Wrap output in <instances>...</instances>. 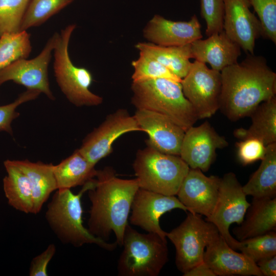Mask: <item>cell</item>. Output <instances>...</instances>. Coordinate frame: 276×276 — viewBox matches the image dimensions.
Segmentation results:
<instances>
[{
    "instance_id": "1",
    "label": "cell",
    "mask_w": 276,
    "mask_h": 276,
    "mask_svg": "<svg viewBox=\"0 0 276 276\" xmlns=\"http://www.w3.org/2000/svg\"><path fill=\"white\" fill-rule=\"evenodd\" d=\"M220 73L219 109L231 121L250 116L260 103L275 96L276 74L262 56L248 54Z\"/></svg>"
},
{
    "instance_id": "2",
    "label": "cell",
    "mask_w": 276,
    "mask_h": 276,
    "mask_svg": "<svg viewBox=\"0 0 276 276\" xmlns=\"http://www.w3.org/2000/svg\"><path fill=\"white\" fill-rule=\"evenodd\" d=\"M96 178L95 187L87 191L91 202L87 229L105 241L113 232L116 242L122 246L133 199L140 188L137 180L120 178L110 167L97 170Z\"/></svg>"
},
{
    "instance_id": "3",
    "label": "cell",
    "mask_w": 276,
    "mask_h": 276,
    "mask_svg": "<svg viewBox=\"0 0 276 276\" xmlns=\"http://www.w3.org/2000/svg\"><path fill=\"white\" fill-rule=\"evenodd\" d=\"M96 178L82 186L77 193L71 189H58L48 203L45 218L57 238L65 244L80 247L85 244H94L107 250H113L116 242L109 243L91 234L83 224V194L96 185Z\"/></svg>"
},
{
    "instance_id": "4",
    "label": "cell",
    "mask_w": 276,
    "mask_h": 276,
    "mask_svg": "<svg viewBox=\"0 0 276 276\" xmlns=\"http://www.w3.org/2000/svg\"><path fill=\"white\" fill-rule=\"evenodd\" d=\"M131 103L136 109L163 114L185 131L198 120L192 105L185 97L181 82L165 78L132 82Z\"/></svg>"
},
{
    "instance_id": "5",
    "label": "cell",
    "mask_w": 276,
    "mask_h": 276,
    "mask_svg": "<svg viewBox=\"0 0 276 276\" xmlns=\"http://www.w3.org/2000/svg\"><path fill=\"white\" fill-rule=\"evenodd\" d=\"M133 164L140 188L165 195H176L190 168L178 155L163 153L146 143Z\"/></svg>"
},
{
    "instance_id": "6",
    "label": "cell",
    "mask_w": 276,
    "mask_h": 276,
    "mask_svg": "<svg viewBox=\"0 0 276 276\" xmlns=\"http://www.w3.org/2000/svg\"><path fill=\"white\" fill-rule=\"evenodd\" d=\"M117 270L120 276H157L168 261L167 239L126 227Z\"/></svg>"
},
{
    "instance_id": "7",
    "label": "cell",
    "mask_w": 276,
    "mask_h": 276,
    "mask_svg": "<svg viewBox=\"0 0 276 276\" xmlns=\"http://www.w3.org/2000/svg\"><path fill=\"white\" fill-rule=\"evenodd\" d=\"M76 27L75 24L70 25L58 34L53 50L55 77L63 94L75 106H98L103 98L89 90L93 81L91 73L85 67L75 65L70 57L69 42Z\"/></svg>"
},
{
    "instance_id": "8",
    "label": "cell",
    "mask_w": 276,
    "mask_h": 276,
    "mask_svg": "<svg viewBox=\"0 0 276 276\" xmlns=\"http://www.w3.org/2000/svg\"><path fill=\"white\" fill-rule=\"evenodd\" d=\"M185 219L169 233L175 248V264L183 274L203 262L206 246L220 234L213 223L201 215L187 212Z\"/></svg>"
},
{
    "instance_id": "9",
    "label": "cell",
    "mask_w": 276,
    "mask_h": 276,
    "mask_svg": "<svg viewBox=\"0 0 276 276\" xmlns=\"http://www.w3.org/2000/svg\"><path fill=\"white\" fill-rule=\"evenodd\" d=\"M249 205L236 174L232 172L225 174L221 178L214 210L205 219L215 225L219 234L234 250H239L241 241L231 235L229 227L234 223L239 225L242 222Z\"/></svg>"
},
{
    "instance_id": "10",
    "label": "cell",
    "mask_w": 276,
    "mask_h": 276,
    "mask_svg": "<svg viewBox=\"0 0 276 276\" xmlns=\"http://www.w3.org/2000/svg\"><path fill=\"white\" fill-rule=\"evenodd\" d=\"M181 84L185 97L198 119L210 118L219 109L222 81L220 72L195 60Z\"/></svg>"
},
{
    "instance_id": "11",
    "label": "cell",
    "mask_w": 276,
    "mask_h": 276,
    "mask_svg": "<svg viewBox=\"0 0 276 276\" xmlns=\"http://www.w3.org/2000/svg\"><path fill=\"white\" fill-rule=\"evenodd\" d=\"M142 131L134 116L125 109H119L108 114L104 121L83 139L78 149L91 164L96 165L112 151L114 142L123 134Z\"/></svg>"
},
{
    "instance_id": "12",
    "label": "cell",
    "mask_w": 276,
    "mask_h": 276,
    "mask_svg": "<svg viewBox=\"0 0 276 276\" xmlns=\"http://www.w3.org/2000/svg\"><path fill=\"white\" fill-rule=\"evenodd\" d=\"M58 35L55 33L47 41L40 53L30 60H17L0 70V85L8 81L44 94L50 99L55 97L48 78V66Z\"/></svg>"
},
{
    "instance_id": "13",
    "label": "cell",
    "mask_w": 276,
    "mask_h": 276,
    "mask_svg": "<svg viewBox=\"0 0 276 276\" xmlns=\"http://www.w3.org/2000/svg\"><path fill=\"white\" fill-rule=\"evenodd\" d=\"M228 145L225 137L219 135L206 121L185 131L179 156L190 168L206 172L215 159L216 150Z\"/></svg>"
},
{
    "instance_id": "14",
    "label": "cell",
    "mask_w": 276,
    "mask_h": 276,
    "mask_svg": "<svg viewBox=\"0 0 276 276\" xmlns=\"http://www.w3.org/2000/svg\"><path fill=\"white\" fill-rule=\"evenodd\" d=\"M174 209L188 212L175 195H165L139 188L133 199L129 220L130 224L166 239L167 232L161 228L159 219Z\"/></svg>"
},
{
    "instance_id": "15",
    "label": "cell",
    "mask_w": 276,
    "mask_h": 276,
    "mask_svg": "<svg viewBox=\"0 0 276 276\" xmlns=\"http://www.w3.org/2000/svg\"><path fill=\"white\" fill-rule=\"evenodd\" d=\"M220 181L218 176H206L199 169L190 168L176 195L189 212L208 218L216 205Z\"/></svg>"
},
{
    "instance_id": "16",
    "label": "cell",
    "mask_w": 276,
    "mask_h": 276,
    "mask_svg": "<svg viewBox=\"0 0 276 276\" xmlns=\"http://www.w3.org/2000/svg\"><path fill=\"white\" fill-rule=\"evenodd\" d=\"M223 30L241 49L254 54L255 42L261 36L259 19L250 10L248 0H223Z\"/></svg>"
},
{
    "instance_id": "17",
    "label": "cell",
    "mask_w": 276,
    "mask_h": 276,
    "mask_svg": "<svg viewBox=\"0 0 276 276\" xmlns=\"http://www.w3.org/2000/svg\"><path fill=\"white\" fill-rule=\"evenodd\" d=\"M142 131L149 136L147 143L157 150L179 156L185 131L167 117L145 110L136 109L134 115Z\"/></svg>"
},
{
    "instance_id": "18",
    "label": "cell",
    "mask_w": 276,
    "mask_h": 276,
    "mask_svg": "<svg viewBox=\"0 0 276 276\" xmlns=\"http://www.w3.org/2000/svg\"><path fill=\"white\" fill-rule=\"evenodd\" d=\"M201 25L197 16L189 21H173L156 14L143 30L149 42L162 46H180L202 38Z\"/></svg>"
},
{
    "instance_id": "19",
    "label": "cell",
    "mask_w": 276,
    "mask_h": 276,
    "mask_svg": "<svg viewBox=\"0 0 276 276\" xmlns=\"http://www.w3.org/2000/svg\"><path fill=\"white\" fill-rule=\"evenodd\" d=\"M203 262L216 276H262L256 264L231 248L220 234L206 246Z\"/></svg>"
},
{
    "instance_id": "20",
    "label": "cell",
    "mask_w": 276,
    "mask_h": 276,
    "mask_svg": "<svg viewBox=\"0 0 276 276\" xmlns=\"http://www.w3.org/2000/svg\"><path fill=\"white\" fill-rule=\"evenodd\" d=\"M192 58L203 63H209L211 68L221 72L224 68L237 62L241 48L223 30L199 39L191 43Z\"/></svg>"
},
{
    "instance_id": "21",
    "label": "cell",
    "mask_w": 276,
    "mask_h": 276,
    "mask_svg": "<svg viewBox=\"0 0 276 276\" xmlns=\"http://www.w3.org/2000/svg\"><path fill=\"white\" fill-rule=\"evenodd\" d=\"M233 230L239 241L262 235L276 229V197L253 198L242 222Z\"/></svg>"
},
{
    "instance_id": "22",
    "label": "cell",
    "mask_w": 276,
    "mask_h": 276,
    "mask_svg": "<svg viewBox=\"0 0 276 276\" xmlns=\"http://www.w3.org/2000/svg\"><path fill=\"white\" fill-rule=\"evenodd\" d=\"M13 160L29 179L33 199L32 214H38L51 194L57 190L54 165L40 161L32 162L27 159Z\"/></svg>"
},
{
    "instance_id": "23",
    "label": "cell",
    "mask_w": 276,
    "mask_h": 276,
    "mask_svg": "<svg viewBox=\"0 0 276 276\" xmlns=\"http://www.w3.org/2000/svg\"><path fill=\"white\" fill-rule=\"evenodd\" d=\"M251 124L247 129H236L233 134L240 140L256 138L268 145L276 143V97L260 103L250 116Z\"/></svg>"
},
{
    "instance_id": "24",
    "label": "cell",
    "mask_w": 276,
    "mask_h": 276,
    "mask_svg": "<svg viewBox=\"0 0 276 276\" xmlns=\"http://www.w3.org/2000/svg\"><path fill=\"white\" fill-rule=\"evenodd\" d=\"M7 175L3 179V189L9 204L20 212L32 214L33 199L28 176L13 160L4 162Z\"/></svg>"
},
{
    "instance_id": "25",
    "label": "cell",
    "mask_w": 276,
    "mask_h": 276,
    "mask_svg": "<svg viewBox=\"0 0 276 276\" xmlns=\"http://www.w3.org/2000/svg\"><path fill=\"white\" fill-rule=\"evenodd\" d=\"M53 172L58 190L83 186L96 178L97 170L78 149L58 164L54 165Z\"/></svg>"
},
{
    "instance_id": "26",
    "label": "cell",
    "mask_w": 276,
    "mask_h": 276,
    "mask_svg": "<svg viewBox=\"0 0 276 276\" xmlns=\"http://www.w3.org/2000/svg\"><path fill=\"white\" fill-rule=\"evenodd\" d=\"M242 188L254 198L276 197V143L266 146L259 167Z\"/></svg>"
},
{
    "instance_id": "27",
    "label": "cell",
    "mask_w": 276,
    "mask_h": 276,
    "mask_svg": "<svg viewBox=\"0 0 276 276\" xmlns=\"http://www.w3.org/2000/svg\"><path fill=\"white\" fill-rule=\"evenodd\" d=\"M135 48L150 56L182 79L189 72L192 58L191 43L180 46H162L151 42H138Z\"/></svg>"
},
{
    "instance_id": "28",
    "label": "cell",
    "mask_w": 276,
    "mask_h": 276,
    "mask_svg": "<svg viewBox=\"0 0 276 276\" xmlns=\"http://www.w3.org/2000/svg\"><path fill=\"white\" fill-rule=\"evenodd\" d=\"M32 50L30 35L26 31L0 37V70L13 62L27 58Z\"/></svg>"
},
{
    "instance_id": "29",
    "label": "cell",
    "mask_w": 276,
    "mask_h": 276,
    "mask_svg": "<svg viewBox=\"0 0 276 276\" xmlns=\"http://www.w3.org/2000/svg\"><path fill=\"white\" fill-rule=\"evenodd\" d=\"M73 1H30L22 19L20 31L40 25Z\"/></svg>"
},
{
    "instance_id": "30",
    "label": "cell",
    "mask_w": 276,
    "mask_h": 276,
    "mask_svg": "<svg viewBox=\"0 0 276 276\" xmlns=\"http://www.w3.org/2000/svg\"><path fill=\"white\" fill-rule=\"evenodd\" d=\"M139 57L133 60L132 82L157 78H165L181 82V79L155 59L143 52H139Z\"/></svg>"
},
{
    "instance_id": "31",
    "label": "cell",
    "mask_w": 276,
    "mask_h": 276,
    "mask_svg": "<svg viewBox=\"0 0 276 276\" xmlns=\"http://www.w3.org/2000/svg\"><path fill=\"white\" fill-rule=\"evenodd\" d=\"M30 0H0V37L20 31Z\"/></svg>"
},
{
    "instance_id": "32",
    "label": "cell",
    "mask_w": 276,
    "mask_h": 276,
    "mask_svg": "<svg viewBox=\"0 0 276 276\" xmlns=\"http://www.w3.org/2000/svg\"><path fill=\"white\" fill-rule=\"evenodd\" d=\"M240 241L239 250L256 264L261 260L276 256L275 231Z\"/></svg>"
},
{
    "instance_id": "33",
    "label": "cell",
    "mask_w": 276,
    "mask_h": 276,
    "mask_svg": "<svg viewBox=\"0 0 276 276\" xmlns=\"http://www.w3.org/2000/svg\"><path fill=\"white\" fill-rule=\"evenodd\" d=\"M260 22L261 36L276 43V0H248Z\"/></svg>"
},
{
    "instance_id": "34",
    "label": "cell",
    "mask_w": 276,
    "mask_h": 276,
    "mask_svg": "<svg viewBox=\"0 0 276 276\" xmlns=\"http://www.w3.org/2000/svg\"><path fill=\"white\" fill-rule=\"evenodd\" d=\"M200 14L206 25L205 34L209 36L223 31V0H200Z\"/></svg>"
},
{
    "instance_id": "35",
    "label": "cell",
    "mask_w": 276,
    "mask_h": 276,
    "mask_svg": "<svg viewBox=\"0 0 276 276\" xmlns=\"http://www.w3.org/2000/svg\"><path fill=\"white\" fill-rule=\"evenodd\" d=\"M40 94L37 90L27 89L13 102L0 106V131H5L12 135V122L19 116L16 108L25 102L36 99Z\"/></svg>"
},
{
    "instance_id": "36",
    "label": "cell",
    "mask_w": 276,
    "mask_h": 276,
    "mask_svg": "<svg viewBox=\"0 0 276 276\" xmlns=\"http://www.w3.org/2000/svg\"><path fill=\"white\" fill-rule=\"evenodd\" d=\"M237 157L243 165H247L262 160L264 157L266 146L259 139L248 138L236 143Z\"/></svg>"
},
{
    "instance_id": "37",
    "label": "cell",
    "mask_w": 276,
    "mask_h": 276,
    "mask_svg": "<svg viewBox=\"0 0 276 276\" xmlns=\"http://www.w3.org/2000/svg\"><path fill=\"white\" fill-rule=\"evenodd\" d=\"M56 250L54 244H50L39 255L33 258L29 268L30 276H48V266Z\"/></svg>"
},
{
    "instance_id": "38",
    "label": "cell",
    "mask_w": 276,
    "mask_h": 276,
    "mask_svg": "<svg viewBox=\"0 0 276 276\" xmlns=\"http://www.w3.org/2000/svg\"><path fill=\"white\" fill-rule=\"evenodd\" d=\"M256 265L262 276L276 275V256L261 260Z\"/></svg>"
},
{
    "instance_id": "39",
    "label": "cell",
    "mask_w": 276,
    "mask_h": 276,
    "mask_svg": "<svg viewBox=\"0 0 276 276\" xmlns=\"http://www.w3.org/2000/svg\"><path fill=\"white\" fill-rule=\"evenodd\" d=\"M183 276H216L213 271L204 262H202L183 274Z\"/></svg>"
}]
</instances>
